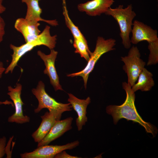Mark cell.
<instances>
[{
  "instance_id": "1",
  "label": "cell",
  "mask_w": 158,
  "mask_h": 158,
  "mask_svg": "<svg viewBox=\"0 0 158 158\" xmlns=\"http://www.w3.org/2000/svg\"><path fill=\"white\" fill-rule=\"evenodd\" d=\"M122 86L126 93L125 102L120 105L107 106L106 108V112L111 115L115 124L122 118L132 121L138 123L145 128L147 133H151L154 137L157 133V129L150 123L144 121L139 115L135 104V94L131 87L125 82L122 83Z\"/></svg>"
},
{
  "instance_id": "2",
  "label": "cell",
  "mask_w": 158,
  "mask_h": 158,
  "mask_svg": "<svg viewBox=\"0 0 158 158\" xmlns=\"http://www.w3.org/2000/svg\"><path fill=\"white\" fill-rule=\"evenodd\" d=\"M132 8L131 4L128 5L124 8L123 5H119L115 8L110 7L105 13L107 15L112 16L118 23L122 43L126 49L131 47L130 35L132 29L133 20L136 16Z\"/></svg>"
},
{
  "instance_id": "3",
  "label": "cell",
  "mask_w": 158,
  "mask_h": 158,
  "mask_svg": "<svg viewBox=\"0 0 158 158\" xmlns=\"http://www.w3.org/2000/svg\"><path fill=\"white\" fill-rule=\"evenodd\" d=\"M45 85L42 81L38 82L36 88L32 89V94L37 99L38 104L35 109V113H39L42 109L46 108L53 114L56 120H60L63 113L72 110V107L69 103L63 104L57 102L46 92Z\"/></svg>"
},
{
  "instance_id": "4",
  "label": "cell",
  "mask_w": 158,
  "mask_h": 158,
  "mask_svg": "<svg viewBox=\"0 0 158 158\" xmlns=\"http://www.w3.org/2000/svg\"><path fill=\"white\" fill-rule=\"evenodd\" d=\"M116 44V40L110 38L105 39L102 37H98L95 49L92 52L89 60L85 68L80 72L68 74V77L80 76L84 81V86L86 89L87 83L90 73L94 69L97 61L104 54L115 49L114 47Z\"/></svg>"
},
{
  "instance_id": "5",
  "label": "cell",
  "mask_w": 158,
  "mask_h": 158,
  "mask_svg": "<svg viewBox=\"0 0 158 158\" xmlns=\"http://www.w3.org/2000/svg\"><path fill=\"white\" fill-rule=\"evenodd\" d=\"M140 54L136 46H133L130 49L127 56L121 57V60L124 63L123 69L128 76V83L132 87L146 65L140 58Z\"/></svg>"
},
{
  "instance_id": "6",
  "label": "cell",
  "mask_w": 158,
  "mask_h": 158,
  "mask_svg": "<svg viewBox=\"0 0 158 158\" xmlns=\"http://www.w3.org/2000/svg\"><path fill=\"white\" fill-rule=\"evenodd\" d=\"M22 87L21 84L17 83L14 87L11 86L8 87L7 94L13 101L15 108V113L8 118V121L9 122L22 124L30 121V117L24 115L23 113V106L24 104L21 97Z\"/></svg>"
},
{
  "instance_id": "7",
  "label": "cell",
  "mask_w": 158,
  "mask_h": 158,
  "mask_svg": "<svg viewBox=\"0 0 158 158\" xmlns=\"http://www.w3.org/2000/svg\"><path fill=\"white\" fill-rule=\"evenodd\" d=\"M76 140L62 145H44L38 147L33 151L20 154L22 158H53L58 153L67 150H72L79 145Z\"/></svg>"
},
{
  "instance_id": "8",
  "label": "cell",
  "mask_w": 158,
  "mask_h": 158,
  "mask_svg": "<svg viewBox=\"0 0 158 158\" xmlns=\"http://www.w3.org/2000/svg\"><path fill=\"white\" fill-rule=\"evenodd\" d=\"M50 53L46 55L40 50H38L37 54L44 62L45 68L43 72L49 77L50 83L53 86L55 90H63L59 83V78L55 66L56 59L58 52L54 49H50Z\"/></svg>"
},
{
  "instance_id": "9",
  "label": "cell",
  "mask_w": 158,
  "mask_h": 158,
  "mask_svg": "<svg viewBox=\"0 0 158 158\" xmlns=\"http://www.w3.org/2000/svg\"><path fill=\"white\" fill-rule=\"evenodd\" d=\"M132 26L131 43L135 44L142 41L149 43L158 40L157 30L143 23L135 20Z\"/></svg>"
},
{
  "instance_id": "10",
  "label": "cell",
  "mask_w": 158,
  "mask_h": 158,
  "mask_svg": "<svg viewBox=\"0 0 158 158\" xmlns=\"http://www.w3.org/2000/svg\"><path fill=\"white\" fill-rule=\"evenodd\" d=\"M68 95L69 98L68 101L78 115L76 123L78 130L80 131L87 121V108L91 102V99L89 97L85 99H80L71 93H68Z\"/></svg>"
},
{
  "instance_id": "11",
  "label": "cell",
  "mask_w": 158,
  "mask_h": 158,
  "mask_svg": "<svg viewBox=\"0 0 158 158\" xmlns=\"http://www.w3.org/2000/svg\"><path fill=\"white\" fill-rule=\"evenodd\" d=\"M40 24L26 20L25 18H18L15 21L14 28L23 35L25 43L35 40L41 32L39 29Z\"/></svg>"
},
{
  "instance_id": "12",
  "label": "cell",
  "mask_w": 158,
  "mask_h": 158,
  "mask_svg": "<svg viewBox=\"0 0 158 158\" xmlns=\"http://www.w3.org/2000/svg\"><path fill=\"white\" fill-rule=\"evenodd\" d=\"M73 119V118L70 117L63 120H56L47 135L38 143L37 147L48 145L71 129Z\"/></svg>"
},
{
  "instance_id": "13",
  "label": "cell",
  "mask_w": 158,
  "mask_h": 158,
  "mask_svg": "<svg viewBox=\"0 0 158 158\" xmlns=\"http://www.w3.org/2000/svg\"><path fill=\"white\" fill-rule=\"evenodd\" d=\"M114 2V0H92L79 4L77 7L79 11L95 16L105 13Z\"/></svg>"
},
{
  "instance_id": "14",
  "label": "cell",
  "mask_w": 158,
  "mask_h": 158,
  "mask_svg": "<svg viewBox=\"0 0 158 158\" xmlns=\"http://www.w3.org/2000/svg\"><path fill=\"white\" fill-rule=\"evenodd\" d=\"M25 3L27 6V10L25 18L29 21L39 22L40 21L44 22L52 26L58 25L56 20H47L42 18L40 16L42 10L39 5L40 0H20Z\"/></svg>"
},
{
  "instance_id": "15",
  "label": "cell",
  "mask_w": 158,
  "mask_h": 158,
  "mask_svg": "<svg viewBox=\"0 0 158 158\" xmlns=\"http://www.w3.org/2000/svg\"><path fill=\"white\" fill-rule=\"evenodd\" d=\"M41 123L37 129L32 135L35 142L41 141L49 132L57 120L53 114L47 111L41 116Z\"/></svg>"
},
{
  "instance_id": "16",
  "label": "cell",
  "mask_w": 158,
  "mask_h": 158,
  "mask_svg": "<svg viewBox=\"0 0 158 158\" xmlns=\"http://www.w3.org/2000/svg\"><path fill=\"white\" fill-rule=\"evenodd\" d=\"M138 81L131 87V89L135 92L138 90L142 91H148L151 90L154 85L153 74L145 67L140 73Z\"/></svg>"
},
{
  "instance_id": "17",
  "label": "cell",
  "mask_w": 158,
  "mask_h": 158,
  "mask_svg": "<svg viewBox=\"0 0 158 158\" xmlns=\"http://www.w3.org/2000/svg\"><path fill=\"white\" fill-rule=\"evenodd\" d=\"M62 0L63 14L64 17L66 24L70 30L73 37L77 38L85 39L78 27L75 26L69 16L66 0Z\"/></svg>"
},
{
  "instance_id": "18",
  "label": "cell",
  "mask_w": 158,
  "mask_h": 158,
  "mask_svg": "<svg viewBox=\"0 0 158 158\" xmlns=\"http://www.w3.org/2000/svg\"><path fill=\"white\" fill-rule=\"evenodd\" d=\"M73 46L75 49V52L79 54L81 57L88 61L92 52L89 49L86 39L74 38Z\"/></svg>"
},
{
  "instance_id": "19",
  "label": "cell",
  "mask_w": 158,
  "mask_h": 158,
  "mask_svg": "<svg viewBox=\"0 0 158 158\" xmlns=\"http://www.w3.org/2000/svg\"><path fill=\"white\" fill-rule=\"evenodd\" d=\"M150 51L147 66L155 65L158 62V40L148 43Z\"/></svg>"
},
{
  "instance_id": "20",
  "label": "cell",
  "mask_w": 158,
  "mask_h": 158,
  "mask_svg": "<svg viewBox=\"0 0 158 158\" xmlns=\"http://www.w3.org/2000/svg\"><path fill=\"white\" fill-rule=\"evenodd\" d=\"M6 141L5 136L0 138V158L3 157L5 153V147Z\"/></svg>"
},
{
  "instance_id": "21",
  "label": "cell",
  "mask_w": 158,
  "mask_h": 158,
  "mask_svg": "<svg viewBox=\"0 0 158 158\" xmlns=\"http://www.w3.org/2000/svg\"><path fill=\"white\" fill-rule=\"evenodd\" d=\"M5 26L4 21L0 15V43L3 41L5 33Z\"/></svg>"
},
{
  "instance_id": "22",
  "label": "cell",
  "mask_w": 158,
  "mask_h": 158,
  "mask_svg": "<svg viewBox=\"0 0 158 158\" xmlns=\"http://www.w3.org/2000/svg\"><path fill=\"white\" fill-rule=\"evenodd\" d=\"M54 158H79L77 156H73L67 154L65 150L62 151L56 154Z\"/></svg>"
},
{
  "instance_id": "23",
  "label": "cell",
  "mask_w": 158,
  "mask_h": 158,
  "mask_svg": "<svg viewBox=\"0 0 158 158\" xmlns=\"http://www.w3.org/2000/svg\"><path fill=\"white\" fill-rule=\"evenodd\" d=\"M5 69L3 63L0 61V79L1 78L3 73L4 72Z\"/></svg>"
},
{
  "instance_id": "24",
  "label": "cell",
  "mask_w": 158,
  "mask_h": 158,
  "mask_svg": "<svg viewBox=\"0 0 158 158\" xmlns=\"http://www.w3.org/2000/svg\"><path fill=\"white\" fill-rule=\"evenodd\" d=\"M2 104L11 105L13 107H14L13 103L11 101H9L8 100H6L4 101H0V105Z\"/></svg>"
},
{
  "instance_id": "25",
  "label": "cell",
  "mask_w": 158,
  "mask_h": 158,
  "mask_svg": "<svg viewBox=\"0 0 158 158\" xmlns=\"http://www.w3.org/2000/svg\"><path fill=\"white\" fill-rule=\"evenodd\" d=\"M3 0H0V14L3 13L6 10V7L2 4Z\"/></svg>"
},
{
  "instance_id": "26",
  "label": "cell",
  "mask_w": 158,
  "mask_h": 158,
  "mask_svg": "<svg viewBox=\"0 0 158 158\" xmlns=\"http://www.w3.org/2000/svg\"></svg>"
}]
</instances>
